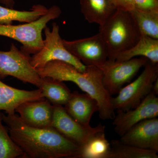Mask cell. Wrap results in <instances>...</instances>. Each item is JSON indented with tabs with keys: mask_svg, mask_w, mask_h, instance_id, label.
Segmentation results:
<instances>
[{
	"mask_svg": "<svg viewBox=\"0 0 158 158\" xmlns=\"http://www.w3.org/2000/svg\"><path fill=\"white\" fill-rule=\"evenodd\" d=\"M81 11L90 23L103 25L116 9L110 0H80Z\"/></svg>",
	"mask_w": 158,
	"mask_h": 158,
	"instance_id": "cell-16",
	"label": "cell"
},
{
	"mask_svg": "<svg viewBox=\"0 0 158 158\" xmlns=\"http://www.w3.org/2000/svg\"><path fill=\"white\" fill-rule=\"evenodd\" d=\"M44 98L40 88L26 90L13 88L0 81V111H6L7 115L15 113L16 108L27 102Z\"/></svg>",
	"mask_w": 158,
	"mask_h": 158,
	"instance_id": "cell-14",
	"label": "cell"
},
{
	"mask_svg": "<svg viewBox=\"0 0 158 158\" xmlns=\"http://www.w3.org/2000/svg\"><path fill=\"white\" fill-rule=\"evenodd\" d=\"M0 3L4 4L7 8L13 9L15 2L14 0H0Z\"/></svg>",
	"mask_w": 158,
	"mask_h": 158,
	"instance_id": "cell-26",
	"label": "cell"
},
{
	"mask_svg": "<svg viewBox=\"0 0 158 158\" xmlns=\"http://www.w3.org/2000/svg\"><path fill=\"white\" fill-rule=\"evenodd\" d=\"M40 89L44 97L52 105L65 106L72 93L63 82L50 77L41 78Z\"/></svg>",
	"mask_w": 158,
	"mask_h": 158,
	"instance_id": "cell-18",
	"label": "cell"
},
{
	"mask_svg": "<svg viewBox=\"0 0 158 158\" xmlns=\"http://www.w3.org/2000/svg\"><path fill=\"white\" fill-rule=\"evenodd\" d=\"M48 9L41 5H34L30 11H18L0 6V24L11 25L14 21L30 23L46 14Z\"/></svg>",
	"mask_w": 158,
	"mask_h": 158,
	"instance_id": "cell-20",
	"label": "cell"
},
{
	"mask_svg": "<svg viewBox=\"0 0 158 158\" xmlns=\"http://www.w3.org/2000/svg\"><path fill=\"white\" fill-rule=\"evenodd\" d=\"M116 110L117 115L113 118V125L115 132L121 137L138 123L158 117L157 95L152 91L135 108L125 111Z\"/></svg>",
	"mask_w": 158,
	"mask_h": 158,
	"instance_id": "cell-11",
	"label": "cell"
},
{
	"mask_svg": "<svg viewBox=\"0 0 158 158\" xmlns=\"http://www.w3.org/2000/svg\"><path fill=\"white\" fill-rule=\"evenodd\" d=\"M134 9L158 12V0H133Z\"/></svg>",
	"mask_w": 158,
	"mask_h": 158,
	"instance_id": "cell-24",
	"label": "cell"
},
{
	"mask_svg": "<svg viewBox=\"0 0 158 158\" xmlns=\"http://www.w3.org/2000/svg\"><path fill=\"white\" fill-rule=\"evenodd\" d=\"M143 57L153 63H158V39L141 35L140 39L131 48L116 57V61H125L136 57Z\"/></svg>",
	"mask_w": 158,
	"mask_h": 158,
	"instance_id": "cell-17",
	"label": "cell"
},
{
	"mask_svg": "<svg viewBox=\"0 0 158 158\" xmlns=\"http://www.w3.org/2000/svg\"><path fill=\"white\" fill-rule=\"evenodd\" d=\"M44 30L45 38L42 48L31 58V64L35 69L44 67L47 63L54 60L67 62L79 71L85 72L87 65L81 62L65 48L59 34V27L56 23H52L51 30L46 27Z\"/></svg>",
	"mask_w": 158,
	"mask_h": 158,
	"instance_id": "cell-6",
	"label": "cell"
},
{
	"mask_svg": "<svg viewBox=\"0 0 158 158\" xmlns=\"http://www.w3.org/2000/svg\"><path fill=\"white\" fill-rule=\"evenodd\" d=\"M110 150V143L105 131L99 132L80 146L77 158H109Z\"/></svg>",
	"mask_w": 158,
	"mask_h": 158,
	"instance_id": "cell-19",
	"label": "cell"
},
{
	"mask_svg": "<svg viewBox=\"0 0 158 158\" xmlns=\"http://www.w3.org/2000/svg\"><path fill=\"white\" fill-rule=\"evenodd\" d=\"M67 113L82 125L90 126L91 117L98 111L96 101L87 93H72L69 100L65 105Z\"/></svg>",
	"mask_w": 158,
	"mask_h": 158,
	"instance_id": "cell-15",
	"label": "cell"
},
{
	"mask_svg": "<svg viewBox=\"0 0 158 158\" xmlns=\"http://www.w3.org/2000/svg\"><path fill=\"white\" fill-rule=\"evenodd\" d=\"M3 122L24 158H77L80 146L53 127L38 128L23 122L15 113L5 115Z\"/></svg>",
	"mask_w": 158,
	"mask_h": 158,
	"instance_id": "cell-1",
	"label": "cell"
},
{
	"mask_svg": "<svg viewBox=\"0 0 158 158\" xmlns=\"http://www.w3.org/2000/svg\"><path fill=\"white\" fill-rule=\"evenodd\" d=\"M107 48L108 59L115 60L119 54L135 45L141 34L129 11L116 10L106 23L99 27Z\"/></svg>",
	"mask_w": 158,
	"mask_h": 158,
	"instance_id": "cell-3",
	"label": "cell"
},
{
	"mask_svg": "<svg viewBox=\"0 0 158 158\" xmlns=\"http://www.w3.org/2000/svg\"><path fill=\"white\" fill-rule=\"evenodd\" d=\"M52 120L51 127L69 140L81 146L94 135L105 131L106 127L100 123L95 127H85L75 120L62 106L53 105Z\"/></svg>",
	"mask_w": 158,
	"mask_h": 158,
	"instance_id": "cell-10",
	"label": "cell"
},
{
	"mask_svg": "<svg viewBox=\"0 0 158 158\" xmlns=\"http://www.w3.org/2000/svg\"><path fill=\"white\" fill-rule=\"evenodd\" d=\"M15 112L26 124L38 128L51 127L53 106L45 98L25 102L19 106Z\"/></svg>",
	"mask_w": 158,
	"mask_h": 158,
	"instance_id": "cell-13",
	"label": "cell"
},
{
	"mask_svg": "<svg viewBox=\"0 0 158 158\" xmlns=\"http://www.w3.org/2000/svg\"><path fill=\"white\" fill-rule=\"evenodd\" d=\"M120 141L142 149L158 152V118H148L134 125Z\"/></svg>",
	"mask_w": 158,
	"mask_h": 158,
	"instance_id": "cell-12",
	"label": "cell"
},
{
	"mask_svg": "<svg viewBox=\"0 0 158 158\" xmlns=\"http://www.w3.org/2000/svg\"><path fill=\"white\" fill-rule=\"evenodd\" d=\"M148 61L143 57L121 61L108 59L104 64L98 67L102 73L104 85L110 95L117 94L125 85L131 81Z\"/></svg>",
	"mask_w": 158,
	"mask_h": 158,
	"instance_id": "cell-7",
	"label": "cell"
},
{
	"mask_svg": "<svg viewBox=\"0 0 158 158\" xmlns=\"http://www.w3.org/2000/svg\"><path fill=\"white\" fill-rule=\"evenodd\" d=\"M152 92L158 95V79L154 82L153 86Z\"/></svg>",
	"mask_w": 158,
	"mask_h": 158,
	"instance_id": "cell-27",
	"label": "cell"
},
{
	"mask_svg": "<svg viewBox=\"0 0 158 158\" xmlns=\"http://www.w3.org/2000/svg\"><path fill=\"white\" fill-rule=\"evenodd\" d=\"M61 14L59 6H53L48 9L46 14L31 22L19 25L0 24V36L17 40L22 44V52L29 56L34 55L43 47L42 32L48 23L58 18Z\"/></svg>",
	"mask_w": 158,
	"mask_h": 158,
	"instance_id": "cell-4",
	"label": "cell"
},
{
	"mask_svg": "<svg viewBox=\"0 0 158 158\" xmlns=\"http://www.w3.org/2000/svg\"><path fill=\"white\" fill-rule=\"evenodd\" d=\"M116 10L131 11L134 9L133 0H110Z\"/></svg>",
	"mask_w": 158,
	"mask_h": 158,
	"instance_id": "cell-25",
	"label": "cell"
},
{
	"mask_svg": "<svg viewBox=\"0 0 158 158\" xmlns=\"http://www.w3.org/2000/svg\"><path fill=\"white\" fill-rule=\"evenodd\" d=\"M63 42L67 50L86 65L98 67L108 59L107 48L99 33L92 37Z\"/></svg>",
	"mask_w": 158,
	"mask_h": 158,
	"instance_id": "cell-9",
	"label": "cell"
},
{
	"mask_svg": "<svg viewBox=\"0 0 158 158\" xmlns=\"http://www.w3.org/2000/svg\"><path fill=\"white\" fill-rule=\"evenodd\" d=\"M87 66L85 72H81L67 62L54 60L36 70L41 78L50 77L60 81L75 83L97 102L100 118L102 120L113 119L115 115L112 97L104 85L102 71L96 66Z\"/></svg>",
	"mask_w": 158,
	"mask_h": 158,
	"instance_id": "cell-2",
	"label": "cell"
},
{
	"mask_svg": "<svg viewBox=\"0 0 158 158\" xmlns=\"http://www.w3.org/2000/svg\"><path fill=\"white\" fill-rule=\"evenodd\" d=\"M31 58L13 44L9 51H0V78L13 77L23 83L40 88L41 78L31 65Z\"/></svg>",
	"mask_w": 158,
	"mask_h": 158,
	"instance_id": "cell-8",
	"label": "cell"
},
{
	"mask_svg": "<svg viewBox=\"0 0 158 158\" xmlns=\"http://www.w3.org/2000/svg\"><path fill=\"white\" fill-rule=\"evenodd\" d=\"M129 12L141 35L158 39V12L136 9Z\"/></svg>",
	"mask_w": 158,
	"mask_h": 158,
	"instance_id": "cell-21",
	"label": "cell"
},
{
	"mask_svg": "<svg viewBox=\"0 0 158 158\" xmlns=\"http://www.w3.org/2000/svg\"><path fill=\"white\" fill-rule=\"evenodd\" d=\"M158 79V63L149 60L140 75L123 87L117 96L112 98L114 110L127 111L137 107L152 91L154 83Z\"/></svg>",
	"mask_w": 158,
	"mask_h": 158,
	"instance_id": "cell-5",
	"label": "cell"
},
{
	"mask_svg": "<svg viewBox=\"0 0 158 158\" xmlns=\"http://www.w3.org/2000/svg\"><path fill=\"white\" fill-rule=\"evenodd\" d=\"M109 158H158L157 153L125 144L120 140H113L110 143Z\"/></svg>",
	"mask_w": 158,
	"mask_h": 158,
	"instance_id": "cell-22",
	"label": "cell"
},
{
	"mask_svg": "<svg viewBox=\"0 0 158 158\" xmlns=\"http://www.w3.org/2000/svg\"><path fill=\"white\" fill-rule=\"evenodd\" d=\"M3 113L0 112V158H24L20 148L11 138L8 129L2 124Z\"/></svg>",
	"mask_w": 158,
	"mask_h": 158,
	"instance_id": "cell-23",
	"label": "cell"
}]
</instances>
